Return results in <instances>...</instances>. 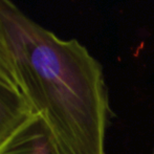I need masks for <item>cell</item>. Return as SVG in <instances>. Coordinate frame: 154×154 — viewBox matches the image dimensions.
<instances>
[{"label":"cell","mask_w":154,"mask_h":154,"mask_svg":"<svg viewBox=\"0 0 154 154\" xmlns=\"http://www.w3.org/2000/svg\"><path fill=\"white\" fill-rule=\"evenodd\" d=\"M153 154H154V150H153Z\"/></svg>","instance_id":"5"},{"label":"cell","mask_w":154,"mask_h":154,"mask_svg":"<svg viewBox=\"0 0 154 154\" xmlns=\"http://www.w3.org/2000/svg\"><path fill=\"white\" fill-rule=\"evenodd\" d=\"M34 113L24 94L0 88V144Z\"/></svg>","instance_id":"3"},{"label":"cell","mask_w":154,"mask_h":154,"mask_svg":"<svg viewBox=\"0 0 154 154\" xmlns=\"http://www.w3.org/2000/svg\"><path fill=\"white\" fill-rule=\"evenodd\" d=\"M0 88L22 93V86L13 54L0 19Z\"/></svg>","instance_id":"4"},{"label":"cell","mask_w":154,"mask_h":154,"mask_svg":"<svg viewBox=\"0 0 154 154\" xmlns=\"http://www.w3.org/2000/svg\"><path fill=\"white\" fill-rule=\"evenodd\" d=\"M0 19L35 112L61 154H106L109 97L100 62L75 39L63 40L0 0Z\"/></svg>","instance_id":"1"},{"label":"cell","mask_w":154,"mask_h":154,"mask_svg":"<svg viewBox=\"0 0 154 154\" xmlns=\"http://www.w3.org/2000/svg\"><path fill=\"white\" fill-rule=\"evenodd\" d=\"M0 154H61L43 118L34 113L0 144Z\"/></svg>","instance_id":"2"}]
</instances>
